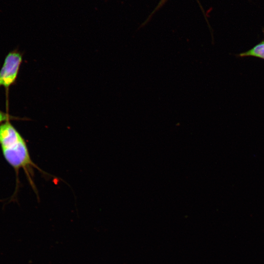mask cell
Returning <instances> with one entry per match:
<instances>
[{
    "label": "cell",
    "instance_id": "6da1fadb",
    "mask_svg": "<svg viewBox=\"0 0 264 264\" xmlns=\"http://www.w3.org/2000/svg\"><path fill=\"white\" fill-rule=\"evenodd\" d=\"M0 145L7 162L16 171L24 170L31 182L33 168L44 173L32 161L24 139L8 120L0 124Z\"/></svg>",
    "mask_w": 264,
    "mask_h": 264
},
{
    "label": "cell",
    "instance_id": "7a4b0ae2",
    "mask_svg": "<svg viewBox=\"0 0 264 264\" xmlns=\"http://www.w3.org/2000/svg\"><path fill=\"white\" fill-rule=\"evenodd\" d=\"M22 62V56L18 52L12 51L7 55L0 70V87L8 88L14 83Z\"/></svg>",
    "mask_w": 264,
    "mask_h": 264
},
{
    "label": "cell",
    "instance_id": "3957f363",
    "mask_svg": "<svg viewBox=\"0 0 264 264\" xmlns=\"http://www.w3.org/2000/svg\"><path fill=\"white\" fill-rule=\"evenodd\" d=\"M238 56L241 57L252 56L264 60V39L250 49Z\"/></svg>",
    "mask_w": 264,
    "mask_h": 264
},
{
    "label": "cell",
    "instance_id": "277c9868",
    "mask_svg": "<svg viewBox=\"0 0 264 264\" xmlns=\"http://www.w3.org/2000/svg\"><path fill=\"white\" fill-rule=\"evenodd\" d=\"M9 116L0 110V124L5 121H8Z\"/></svg>",
    "mask_w": 264,
    "mask_h": 264
}]
</instances>
